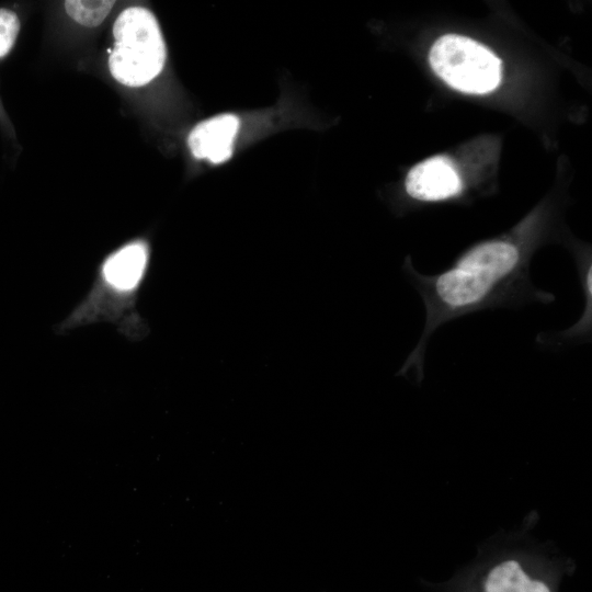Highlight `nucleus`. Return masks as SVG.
<instances>
[{"mask_svg":"<svg viewBox=\"0 0 592 592\" xmlns=\"http://www.w3.org/2000/svg\"><path fill=\"white\" fill-rule=\"evenodd\" d=\"M152 249L147 238H134L106 253L94 267L92 283L69 314L55 327L58 334L96 323H111L129 341L150 332L138 310L149 277Z\"/></svg>","mask_w":592,"mask_h":592,"instance_id":"f03ea898","label":"nucleus"},{"mask_svg":"<svg viewBox=\"0 0 592 592\" xmlns=\"http://www.w3.org/2000/svg\"><path fill=\"white\" fill-rule=\"evenodd\" d=\"M405 190L413 201L436 203L458 197L464 185L453 161L446 156H435L408 172Z\"/></svg>","mask_w":592,"mask_h":592,"instance_id":"39448f33","label":"nucleus"},{"mask_svg":"<svg viewBox=\"0 0 592 592\" xmlns=\"http://www.w3.org/2000/svg\"><path fill=\"white\" fill-rule=\"evenodd\" d=\"M112 76L127 87H141L163 69L166 45L155 15L146 8L125 9L113 25Z\"/></svg>","mask_w":592,"mask_h":592,"instance_id":"7ed1b4c3","label":"nucleus"},{"mask_svg":"<svg viewBox=\"0 0 592 592\" xmlns=\"http://www.w3.org/2000/svg\"><path fill=\"white\" fill-rule=\"evenodd\" d=\"M20 31L16 14L7 9H0V58L5 56L14 45Z\"/></svg>","mask_w":592,"mask_h":592,"instance_id":"6e6552de","label":"nucleus"},{"mask_svg":"<svg viewBox=\"0 0 592 592\" xmlns=\"http://www.w3.org/2000/svg\"><path fill=\"white\" fill-rule=\"evenodd\" d=\"M113 5L114 1L109 0H69L65 2L68 15L76 22L88 27L100 25L110 13Z\"/></svg>","mask_w":592,"mask_h":592,"instance_id":"0eeeda50","label":"nucleus"},{"mask_svg":"<svg viewBox=\"0 0 592 592\" xmlns=\"http://www.w3.org/2000/svg\"><path fill=\"white\" fill-rule=\"evenodd\" d=\"M429 61L433 71L449 87L466 93H487L501 80V60L480 43L457 34L439 37Z\"/></svg>","mask_w":592,"mask_h":592,"instance_id":"20e7f679","label":"nucleus"},{"mask_svg":"<svg viewBox=\"0 0 592 592\" xmlns=\"http://www.w3.org/2000/svg\"><path fill=\"white\" fill-rule=\"evenodd\" d=\"M533 592H554V591H553V587L550 585V583L546 582V583H543L540 587H538Z\"/></svg>","mask_w":592,"mask_h":592,"instance_id":"1a4fd4ad","label":"nucleus"},{"mask_svg":"<svg viewBox=\"0 0 592 592\" xmlns=\"http://www.w3.org/2000/svg\"><path fill=\"white\" fill-rule=\"evenodd\" d=\"M536 221V217L525 220L514 230V237L475 243L435 274L422 273L409 258L405 260L402 272L422 299L425 318L420 338L398 375L412 373L421 383L432 335L454 319L487 309L555 303V294L537 286L531 275L535 244L528 234Z\"/></svg>","mask_w":592,"mask_h":592,"instance_id":"f257e3e1","label":"nucleus"},{"mask_svg":"<svg viewBox=\"0 0 592 592\" xmlns=\"http://www.w3.org/2000/svg\"><path fill=\"white\" fill-rule=\"evenodd\" d=\"M239 128V119L232 114H221L197 124L189 135L187 144L197 159L213 163L228 160Z\"/></svg>","mask_w":592,"mask_h":592,"instance_id":"423d86ee","label":"nucleus"}]
</instances>
